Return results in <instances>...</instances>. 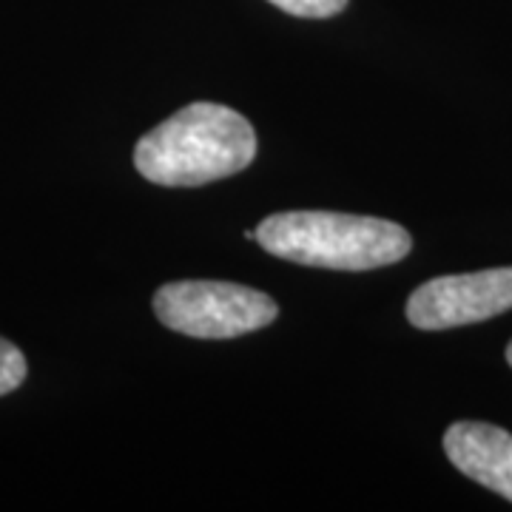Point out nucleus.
Here are the masks:
<instances>
[{
    "instance_id": "6",
    "label": "nucleus",
    "mask_w": 512,
    "mask_h": 512,
    "mask_svg": "<svg viewBox=\"0 0 512 512\" xmlns=\"http://www.w3.org/2000/svg\"><path fill=\"white\" fill-rule=\"evenodd\" d=\"M26 379V356L12 342L0 339V396L18 390Z\"/></svg>"
},
{
    "instance_id": "2",
    "label": "nucleus",
    "mask_w": 512,
    "mask_h": 512,
    "mask_svg": "<svg viewBox=\"0 0 512 512\" xmlns=\"http://www.w3.org/2000/svg\"><path fill=\"white\" fill-rule=\"evenodd\" d=\"M268 254L308 268L373 271L410 254L413 239L399 222L336 211H285L256 225Z\"/></svg>"
},
{
    "instance_id": "1",
    "label": "nucleus",
    "mask_w": 512,
    "mask_h": 512,
    "mask_svg": "<svg viewBox=\"0 0 512 512\" xmlns=\"http://www.w3.org/2000/svg\"><path fill=\"white\" fill-rule=\"evenodd\" d=\"M256 131L239 111L191 103L151 128L134 148V165L148 183L194 188L234 177L254 163Z\"/></svg>"
},
{
    "instance_id": "5",
    "label": "nucleus",
    "mask_w": 512,
    "mask_h": 512,
    "mask_svg": "<svg viewBox=\"0 0 512 512\" xmlns=\"http://www.w3.org/2000/svg\"><path fill=\"white\" fill-rule=\"evenodd\" d=\"M444 453L467 478L512 501V436L484 421H458L444 433Z\"/></svg>"
},
{
    "instance_id": "3",
    "label": "nucleus",
    "mask_w": 512,
    "mask_h": 512,
    "mask_svg": "<svg viewBox=\"0 0 512 512\" xmlns=\"http://www.w3.org/2000/svg\"><path fill=\"white\" fill-rule=\"evenodd\" d=\"M154 313L165 328L194 339H237L268 328L279 308L268 293L245 285L183 279L154 293Z\"/></svg>"
},
{
    "instance_id": "4",
    "label": "nucleus",
    "mask_w": 512,
    "mask_h": 512,
    "mask_svg": "<svg viewBox=\"0 0 512 512\" xmlns=\"http://www.w3.org/2000/svg\"><path fill=\"white\" fill-rule=\"evenodd\" d=\"M512 308V268L439 276L424 282L407 299L413 328L447 330L493 319Z\"/></svg>"
},
{
    "instance_id": "8",
    "label": "nucleus",
    "mask_w": 512,
    "mask_h": 512,
    "mask_svg": "<svg viewBox=\"0 0 512 512\" xmlns=\"http://www.w3.org/2000/svg\"><path fill=\"white\" fill-rule=\"evenodd\" d=\"M507 362H510V367H512V342L507 345Z\"/></svg>"
},
{
    "instance_id": "7",
    "label": "nucleus",
    "mask_w": 512,
    "mask_h": 512,
    "mask_svg": "<svg viewBox=\"0 0 512 512\" xmlns=\"http://www.w3.org/2000/svg\"><path fill=\"white\" fill-rule=\"evenodd\" d=\"M274 6H279L282 12H288L293 18H333L339 15L348 0H271Z\"/></svg>"
}]
</instances>
